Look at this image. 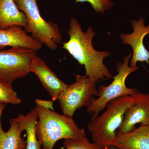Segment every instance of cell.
Here are the masks:
<instances>
[{
    "label": "cell",
    "instance_id": "6da1fadb",
    "mask_svg": "<svg viewBox=\"0 0 149 149\" xmlns=\"http://www.w3.org/2000/svg\"><path fill=\"white\" fill-rule=\"evenodd\" d=\"M68 34L69 40L63 44L62 48L80 65H84L85 75L91 82L96 84L101 79L111 78V73L104 63V59L109 56L110 53L94 49L92 41L96 33L93 27H89L84 32L77 19L72 18L70 22Z\"/></svg>",
    "mask_w": 149,
    "mask_h": 149
},
{
    "label": "cell",
    "instance_id": "7a4b0ae2",
    "mask_svg": "<svg viewBox=\"0 0 149 149\" xmlns=\"http://www.w3.org/2000/svg\"><path fill=\"white\" fill-rule=\"evenodd\" d=\"M35 109L38 116L36 135L42 149H53L56 143L62 139H88L84 129L78 127L73 117L37 105Z\"/></svg>",
    "mask_w": 149,
    "mask_h": 149
},
{
    "label": "cell",
    "instance_id": "3957f363",
    "mask_svg": "<svg viewBox=\"0 0 149 149\" xmlns=\"http://www.w3.org/2000/svg\"><path fill=\"white\" fill-rule=\"evenodd\" d=\"M139 95L138 92L115 99L108 103L102 114L91 118L88 128L93 143L105 149L114 146L116 132L122 123L125 111L136 101Z\"/></svg>",
    "mask_w": 149,
    "mask_h": 149
},
{
    "label": "cell",
    "instance_id": "277c9868",
    "mask_svg": "<svg viewBox=\"0 0 149 149\" xmlns=\"http://www.w3.org/2000/svg\"><path fill=\"white\" fill-rule=\"evenodd\" d=\"M17 7L27 17L25 32L42 45L52 50H56L58 44L62 41L61 33L57 24L43 18L38 8L37 0H14Z\"/></svg>",
    "mask_w": 149,
    "mask_h": 149
},
{
    "label": "cell",
    "instance_id": "5b68a950",
    "mask_svg": "<svg viewBox=\"0 0 149 149\" xmlns=\"http://www.w3.org/2000/svg\"><path fill=\"white\" fill-rule=\"evenodd\" d=\"M131 53L125 55L123 63L119 62L117 65L118 73L113 77V80L108 86L101 85L97 90L99 96L94 99L91 105L87 108V113L94 118L105 109L110 102L119 97L125 95H132L138 93L136 88H128L125 85V80L128 75L135 72L139 68L138 67H132L129 66V62Z\"/></svg>",
    "mask_w": 149,
    "mask_h": 149
},
{
    "label": "cell",
    "instance_id": "8992f818",
    "mask_svg": "<svg viewBox=\"0 0 149 149\" xmlns=\"http://www.w3.org/2000/svg\"><path fill=\"white\" fill-rule=\"evenodd\" d=\"M37 56L35 51L24 48L0 49V81L12 85L15 80L27 76Z\"/></svg>",
    "mask_w": 149,
    "mask_h": 149
},
{
    "label": "cell",
    "instance_id": "52a82bcc",
    "mask_svg": "<svg viewBox=\"0 0 149 149\" xmlns=\"http://www.w3.org/2000/svg\"><path fill=\"white\" fill-rule=\"evenodd\" d=\"M75 81L63 91L59 97L63 114L73 117L75 111L91 105L95 97L99 93L96 84L91 82L86 75L76 74Z\"/></svg>",
    "mask_w": 149,
    "mask_h": 149
},
{
    "label": "cell",
    "instance_id": "ba28073f",
    "mask_svg": "<svg viewBox=\"0 0 149 149\" xmlns=\"http://www.w3.org/2000/svg\"><path fill=\"white\" fill-rule=\"evenodd\" d=\"M133 32L131 34L122 33L120 38L123 44L130 45L133 49V56L130 61V66L137 67L139 61L149 63V52L143 44L144 37L149 34V24L145 25V20L140 17L139 20L131 22Z\"/></svg>",
    "mask_w": 149,
    "mask_h": 149
},
{
    "label": "cell",
    "instance_id": "9c48e42d",
    "mask_svg": "<svg viewBox=\"0 0 149 149\" xmlns=\"http://www.w3.org/2000/svg\"><path fill=\"white\" fill-rule=\"evenodd\" d=\"M138 123L149 124V95L140 93L139 98L125 111L118 132L126 133L133 130Z\"/></svg>",
    "mask_w": 149,
    "mask_h": 149
},
{
    "label": "cell",
    "instance_id": "30bf717a",
    "mask_svg": "<svg viewBox=\"0 0 149 149\" xmlns=\"http://www.w3.org/2000/svg\"><path fill=\"white\" fill-rule=\"evenodd\" d=\"M31 72L38 77L46 91L55 101L68 85L62 81L46 65L40 57L36 56L31 64Z\"/></svg>",
    "mask_w": 149,
    "mask_h": 149
},
{
    "label": "cell",
    "instance_id": "8fae6325",
    "mask_svg": "<svg viewBox=\"0 0 149 149\" xmlns=\"http://www.w3.org/2000/svg\"><path fill=\"white\" fill-rule=\"evenodd\" d=\"M43 45L32 36L27 35L20 26L13 25L0 29V49L6 47H22L37 52Z\"/></svg>",
    "mask_w": 149,
    "mask_h": 149
},
{
    "label": "cell",
    "instance_id": "7c38bea8",
    "mask_svg": "<svg viewBox=\"0 0 149 149\" xmlns=\"http://www.w3.org/2000/svg\"><path fill=\"white\" fill-rule=\"evenodd\" d=\"M116 134L114 146L118 149H149V124L126 133L116 131Z\"/></svg>",
    "mask_w": 149,
    "mask_h": 149
},
{
    "label": "cell",
    "instance_id": "4fadbf2b",
    "mask_svg": "<svg viewBox=\"0 0 149 149\" xmlns=\"http://www.w3.org/2000/svg\"><path fill=\"white\" fill-rule=\"evenodd\" d=\"M6 105L0 103V149H26L27 141L21 136L24 130L15 118L10 119V127L7 132L3 130L1 118Z\"/></svg>",
    "mask_w": 149,
    "mask_h": 149
},
{
    "label": "cell",
    "instance_id": "5bb4252c",
    "mask_svg": "<svg viewBox=\"0 0 149 149\" xmlns=\"http://www.w3.org/2000/svg\"><path fill=\"white\" fill-rule=\"evenodd\" d=\"M27 17L19 10L14 0H0V29L13 25L25 27Z\"/></svg>",
    "mask_w": 149,
    "mask_h": 149
},
{
    "label": "cell",
    "instance_id": "9a60e30c",
    "mask_svg": "<svg viewBox=\"0 0 149 149\" xmlns=\"http://www.w3.org/2000/svg\"><path fill=\"white\" fill-rule=\"evenodd\" d=\"M15 118L23 130L26 131L27 137L26 149H42V145L36 135V125L38 116L35 109H31L26 115L20 113Z\"/></svg>",
    "mask_w": 149,
    "mask_h": 149
},
{
    "label": "cell",
    "instance_id": "2e32d148",
    "mask_svg": "<svg viewBox=\"0 0 149 149\" xmlns=\"http://www.w3.org/2000/svg\"><path fill=\"white\" fill-rule=\"evenodd\" d=\"M21 103V99L19 97L12 85L0 81V103L16 105Z\"/></svg>",
    "mask_w": 149,
    "mask_h": 149
},
{
    "label": "cell",
    "instance_id": "e0dca14e",
    "mask_svg": "<svg viewBox=\"0 0 149 149\" xmlns=\"http://www.w3.org/2000/svg\"><path fill=\"white\" fill-rule=\"evenodd\" d=\"M63 143L66 149H105L94 143H90L88 139L81 140L65 139Z\"/></svg>",
    "mask_w": 149,
    "mask_h": 149
},
{
    "label": "cell",
    "instance_id": "ac0fdd59",
    "mask_svg": "<svg viewBox=\"0 0 149 149\" xmlns=\"http://www.w3.org/2000/svg\"><path fill=\"white\" fill-rule=\"evenodd\" d=\"M75 2L89 3L97 13L102 14L114 6L112 0H76Z\"/></svg>",
    "mask_w": 149,
    "mask_h": 149
},
{
    "label": "cell",
    "instance_id": "d6986e66",
    "mask_svg": "<svg viewBox=\"0 0 149 149\" xmlns=\"http://www.w3.org/2000/svg\"><path fill=\"white\" fill-rule=\"evenodd\" d=\"M35 102L37 105L40 106L51 110H54L53 102L52 101L45 100L36 99L35 100Z\"/></svg>",
    "mask_w": 149,
    "mask_h": 149
},
{
    "label": "cell",
    "instance_id": "ffe728a7",
    "mask_svg": "<svg viewBox=\"0 0 149 149\" xmlns=\"http://www.w3.org/2000/svg\"><path fill=\"white\" fill-rule=\"evenodd\" d=\"M106 149H118L117 148V147L115 146H111L109 147Z\"/></svg>",
    "mask_w": 149,
    "mask_h": 149
},
{
    "label": "cell",
    "instance_id": "44dd1931",
    "mask_svg": "<svg viewBox=\"0 0 149 149\" xmlns=\"http://www.w3.org/2000/svg\"><path fill=\"white\" fill-rule=\"evenodd\" d=\"M148 64H149V63H148Z\"/></svg>",
    "mask_w": 149,
    "mask_h": 149
}]
</instances>
